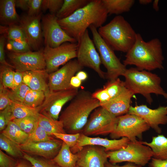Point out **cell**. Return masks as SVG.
<instances>
[{
    "mask_svg": "<svg viewBox=\"0 0 167 167\" xmlns=\"http://www.w3.org/2000/svg\"><path fill=\"white\" fill-rule=\"evenodd\" d=\"M62 143V141L54 139L39 142H27L20 145V147L22 150L27 154L36 155L52 160L58 153Z\"/></svg>",
    "mask_w": 167,
    "mask_h": 167,
    "instance_id": "cell-20",
    "label": "cell"
},
{
    "mask_svg": "<svg viewBox=\"0 0 167 167\" xmlns=\"http://www.w3.org/2000/svg\"><path fill=\"white\" fill-rule=\"evenodd\" d=\"M125 87L124 82L118 78L113 80H109L103 88L107 91L111 99L118 96Z\"/></svg>",
    "mask_w": 167,
    "mask_h": 167,
    "instance_id": "cell-34",
    "label": "cell"
},
{
    "mask_svg": "<svg viewBox=\"0 0 167 167\" xmlns=\"http://www.w3.org/2000/svg\"><path fill=\"white\" fill-rule=\"evenodd\" d=\"M141 142L151 148L153 152V158L167 161V137L164 135L159 134L152 137L151 142Z\"/></svg>",
    "mask_w": 167,
    "mask_h": 167,
    "instance_id": "cell-25",
    "label": "cell"
},
{
    "mask_svg": "<svg viewBox=\"0 0 167 167\" xmlns=\"http://www.w3.org/2000/svg\"><path fill=\"white\" fill-rule=\"evenodd\" d=\"M149 166V167H167V161L152 157Z\"/></svg>",
    "mask_w": 167,
    "mask_h": 167,
    "instance_id": "cell-50",
    "label": "cell"
},
{
    "mask_svg": "<svg viewBox=\"0 0 167 167\" xmlns=\"http://www.w3.org/2000/svg\"><path fill=\"white\" fill-rule=\"evenodd\" d=\"M8 57L16 71L23 72L45 69L43 50L23 53L11 52L8 53Z\"/></svg>",
    "mask_w": 167,
    "mask_h": 167,
    "instance_id": "cell-14",
    "label": "cell"
},
{
    "mask_svg": "<svg viewBox=\"0 0 167 167\" xmlns=\"http://www.w3.org/2000/svg\"><path fill=\"white\" fill-rule=\"evenodd\" d=\"M41 18V12L34 16L23 15L20 17L19 23L31 49L36 51L39 50L43 40Z\"/></svg>",
    "mask_w": 167,
    "mask_h": 167,
    "instance_id": "cell-17",
    "label": "cell"
},
{
    "mask_svg": "<svg viewBox=\"0 0 167 167\" xmlns=\"http://www.w3.org/2000/svg\"><path fill=\"white\" fill-rule=\"evenodd\" d=\"M55 14H47L41 18V26L45 45L52 48L57 47L63 43L69 42L77 43V41L69 35L62 28Z\"/></svg>",
    "mask_w": 167,
    "mask_h": 167,
    "instance_id": "cell-12",
    "label": "cell"
},
{
    "mask_svg": "<svg viewBox=\"0 0 167 167\" xmlns=\"http://www.w3.org/2000/svg\"><path fill=\"white\" fill-rule=\"evenodd\" d=\"M76 76L81 81H84L88 78V75L85 71L82 70L78 72L76 74Z\"/></svg>",
    "mask_w": 167,
    "mask_h": 167,
    "instance_id": "cell-54",
    "label": "cell"
},
{
    "mask_svg": "<svg viewBox=\"0 0 167 167\" xmlns=\"http://www.w3.org/2000/svg\"><path fill=\"white\" fill-rule=\"evenodd\" d=\"M31 89L27 85L23 83L15 88L9 90V96L12 101L23 103L27 93Z\"/></svg>",
    "mask_w": 167,
    "mask_h": 167,
    "instance_id": "cell-36",
    "label": "cell"
},
{
    "mask_svg": "<svg viewBox=\"0 0 167 167\" xmlns=\"http://www.w3.org/2000/svg\"><path fill=\"white\" fill-rule=\"evenodd\" d=\"M134 94L126 87L117 96L100 104L110 113L118 117L128 113Z\"/></svg>",
    "mask_w": 167,
    "mask_h": 167,
    "instance_id": "cell-21",
    "label": "cell"
},
{
    "mask_svg": "<svg viewBox=\"0 0 167 167\" xmlns=\"http://www.w3.org/2000/svg\"><path fill=\"white\" fill-rule=\"evenodd\" d=\"M158 2L159 0H155L153 2V8L156 11H158L159 9L158 6Z\"/></svg>",
    "mask_w": 167,
    "mask_h": 167,
    "instance_id": "cell-55",
    "label": "cell"
},
{
    "mask_svg": "<svg viewBox=\"0 0 167 167\" xmlns=\"http://www.w3.org/2000/svg\"><path fill=\"white\" fill-rule=\"evenodd\" d=\"M78 159V154L72 153L70 147L63 142L58 153L51 160L60 167H76Z\"/></svg>",
    "mask_w": 167,
    "mask_h": 167,
    "instance_id": "cell-24",
    "label": "cell"
},
{
    "mask_svg": "<svg viewBox=\"0 0 167 167\" xmlns=\"http://www.w3.org/2000/svg\"><path fill=\"white\" fill-rule=\"evenodd\" d=\"M63 0H43L41 9L45 11L49 10L50 13L56 15L61 8Z\"/></svg>",
    "mask_w": 167,
    "mask_h": 167,
    "instance_id": "cell-41",
    "label": "cell"
},
{
    "mask_svg": "<svg viewBox=\"0 0 167 167\" xmlns=\"http://www.w3.org/2000/svg\"><path fill=\"white\" fill-rule=\"evenodd\" d=\"M150 127L142 118L137 115L127 113L118 117V122L114 131L110 134L113 139L126 137L131 141L142 139L143 133L149 130Z\"/></svg>",
    "mask_w": 167,
    "mask_h": 167,
    "instance_id": "cell-8",
    "label": "cell"
},
{
    "mask_svg": "<svg viewBox=\"0 0 167 167\" xmlns=\"http://www.w3.org/2000/svg\"><path fill=\"white\" fill-rule=\"evenodd\" d=\"M12 68L2 65L0 67V83L6 88L12 89L14 86V71Z\"/></svg>",
    "mask_w": 167,
    "mask_h": 167,
    "instance_id": "cell-35",
    "label": "cell"
},
{
    "mask_svg": "<svg viewBox=\"0 0 167 167\" xmlns=\"http://www.w3.org/2000/svg\"><path fill=\"white\" fill-rule=\"evenodd\" d=\"M18 164L16 160L0 150V167H15Z\"/></svg>",
    "mask_w": 167,
    "mask_h": 167,
    "instance_id": "cell-46",
    "label": "cell"
},
{
    "mask_svg": "<svg viewBox=\"0 0 167 167\" xmlns=\"http://www.w3.org/2000/svg\"><path fill=\"white\" fill-rule=\"evenodd\" d=\"M91 0H64L63 3L56 14L58 19L68 17L79 9L84 6Z\"/></svg>",
    "mask_w": 167,
    "mask_h": 167,
    "instance_id": "cell-29",
    "label": "cell"
},
{
    "mask_svg": "<svg viewBox=\"0 0 167 167\" xmlns=\"http://www.w3.org/2000/svg\"><path fill=\"white\" fill-rule=\"evenodd\" d=\"M108 14L118 15L129 11L134 0H102Z\"/></svg>",
    "mask_w": 167,
    "mask_h": 167,
    "instance_id": "cell-27",
    "label": "cell"
},
{
    "mask_svg": "<svg viewBox=\"0 0 167 167\" xmlns=\"http://www.w3.org/2000/svg\"><path fill=\"white\" fill-rule=\"evenodd\" d=\"M9 90L5 88L0 83V110H3L10 105L12 101L10 98L8 93Z\"/></svg>",
    "mask_w": 167,
    "mask_h": 167,
    "instance_id": "cell-44",
    "label": "cell"
},
{
    "mask_svg": "<svg viewBox=\"0 0 167 167\" xmlns=\"http://www.w3.org/2000/svg\"><path fill=\"white\" fill-rule=\"evenodd\" d=\"M98 32L105 41L114 50L126 53L134 44L137 33L130 24L120 15L115 16Z\"/></svg>",
    "mask_w": 167,
    "mask_h": 167,
    "instance_id": "cell-4",
    "label": "cell"
},
{
    "mask_svg": "<svg viewBox=\"0 0 167 167\" xmlns=\"http://www.w3.org/2000/svg\"><path fill=\"white\" fill-rule=\"evenodd\" d=\"M5 38L2 36L0 37V62L2 65L14 68L12 65L8 63L6 60L4 52Z\"/></svg>",
    "mask_w": 167,
    "mask_h": 167,
    "instance_id": "cell-48",
    "label": "cell"
},
{
    "mask_svg": "<svg viewBox=\"0 0 167 167\" xmlns=\"http://www.w3.org/2000/svg\"><path fill=\"white\" fill-rule=\"evenodd\" d=\"M100 106V102L92 96V93L80 90L62 112L59 120L62 122L66 133H80L91 113Z\"/></svg>",
    "mask_w": 167,
    "mask_h": 167,
    "instance_id": "cell-2",
    "label": "cell"
},
{
    "mask_svg": "<svg viewBox=\"0 0 167 167\" xmlns=\"http://www.w3.org/2000/svg\"><path fill=\"white\" fill-rule=\"evenodd\" d=\"M82 81L76 76H74L71 79L70 85L72 88H78L81 86Z\"/></svg>",
    "mask_w": 167,
    "mask_h": 167,
    "instance_id": "cell-52",
    "label": "cell"
},
{
    "mask_svg": "<svg viewBox=\"0 0 167 167\" xmlns=\"http://www.w3.org/2000/svg\"><path fill=\"white\" fill-rule=\"evenodd\" d=\"M92 96L99 101L100 104L107 102L111 99L108 92L103 88L95 91L92 93Z\"/></svg>",
    "mask_w": 167,
    "mask_h": 167,
    "instance_id": "cell-47",
    "label": "cell"
},
{
    "mask_svg": "<svg viewBox=\"0 0 167 167\" xmlns=\"http://www.w3.org/2000/svg\"><path fill=\"white\" fill-rule=\"evenodd\" d=\"M79 92L78 88L57 91H49L45 93V100L41 107L40 113L58 120L63 105L71 101Z\"/></svg>",
    "mask_w": 167,
    "mask_h": 167,
    "instance_id": "cell-13",
    "label": "cell"
},
{
    "mask_svg": "<svg viewBox=\"0 0 167 167\" xmlns=\"http://www.w3.org/2000/svg\"><path fill=\"white\" fill-rule=\"evenodd\" d=\"M7 48L12 52L23 53L31 51L30 46L26 41L8 39Z\"/></svg>",
    "mask_w": 167,
    "mask_h": 167,
    "instance_id": "cell-39",
    "label": "cell"
},
{
    "mask_svg": "<svg viewBox=\"0 0 167 167\" xmlns=\"http://www.w3.org/2000/svg\"><path fill=\"white\" fill-rule=\"evenodd\" d=\"M11 106L14 119L37 115L41 109L40 106L32 108L23 103L12 101Z\"/></svg>",
    "mask_w": 167,
    "mask_h": 167,
    "instance_id": "cell-30",
    "label": "cell"
},
{
    "mask_svg": "<svg viewBox=\"0 0 167 167\" xmlns=\"http://www.w3.org/2000/svg\"><path fill=\"white\" fill-rule=\"evenodd\" d=\"M77 60L82 66L94 70L101 78H105L106 72L101 69L100 55L87 29L77 42Z\"/></svg>",
    "mask_w": 167,
    "mask_h": 167,
    "instance_id": "cell-11",
    "label": "cell"
},
{
    "mask_svg": "<svg viewBox=\"0 0 167 167\" xmlns=\"http://www.w3.org/2000/svg\"><path fill=\"white\" fill-rule=\"evenodd\" d=\"M128 113L141 118L159 134L162 132L159 126L167 124V106H160L156 109H152L144 105H136L135 106L131 105Z\"/></svg>",
    "mask_w": 167,
    "mask_h": 167,
    "instance_id": "cell-16",
    "label": "cell"
},
{
    "mask_svg": "<svg viewBox=\"0 0 167 167\" xmlns=\"http://www.w3.org/2000/svg\"><path fill=\"white\" fill-rule=\"evenodd\" d=\"M152 2V0H139V3L142 5H146Z\"/></svg>",
    "mask_w": 167,
    "mask_h": 167,
    "instance_id": "cell-56",
    "label": "cell"
},
{
    "mask_svg": "<svg viewBox=\"0 0 167 167\" xmlns=\"http://www.w3.org/2000/svg\"><path fill=\"white\" fill-rule=\"evenodd\" d=\"M23 74V83L31 89L43 91L45 93L49 91L46 81L49 74L45 69L27 71Z\"/></svg>",
    "mask_w": 167,
    "mask_h": 167,
    "instance_id": "cell-22",
    "label": "cell"
},
{
    "mask_svg": "<svg viewBox=\"0 0 167 167\" xmlns=\"http://www.w3.org/2000/svg\"><path fill=\"white\" fill-rule=\"evenodd\" d=\"M123 76L126 87L134 95H142L150 105L153 102L151 94L162 95L167 99V93L161 85V78L156 74L131 67L127 69Z\"/></svg>",
    "mask_w": 167,
    "mask_h": 167,
    "instance_id": "cell-5",
    "label": "cell"
},
{
    "mask_svg": "<svg viewBox=\"0 0 167 167\" xmlns=\"http://www.w3.org/2000/svg\"><path fill=\"white\" fill-rule=\"evenodd\" d=\"M77 43L66 42L60 46L52 48L46 45L43 50L46 64L45 70L49 74L58 69L77 56Z\"/></svg>",
    "mask_w": 167,
    "mask_h": 167,
    "instance_id": "cell-10",
    "label": "cell"
},
{
    "mask_svg": "<svg viewBox=\"0 0 167 167\" xmlns=\"http://www.w3.org/2000/svg\"><path fill=\"white\" fill-rule=\"evenodd\" d=\"M125 57L123 64L126 66L133 65L139 70L149 71L164 68L162 44L157 38L146 42L140 34L137 33L134 44Z\"/></svg>",
    "mask_w": 167,
    "mask_h": 167,
    "instance_id": "cell-3",
    "label": "cell"
},
{
    "mask_svg": "<svg viewBox=\"0 0 167 167\" xmlns=\"http://www.w3.org/2000/svg\"><path fill=\"white\" fill-rule=\"evenodd\" d=\"M107 152L109 162L113 164L126 161L144 166L153 157L151 148L138 140L135 142L130 141L124 148Z\"/></svg>",
    "mask_w": 167,
    "mask_h": 167,
    "instance_id": "cell-7",
    "label": "cell"
},
{
    "mask_svg": "<svg viewBox=\"0 0 167 167\" xmlns=\"http://www.w3.org/2000/svg\"><path fill=\"white\" fill-rule=\"evenodd\" d=\"M15 7V0L0 1V21L2 24L9 26L19 24L20 17Z\"/></svg>",
    "mask_w": 167,
    "mask_h": 167,
    "instance_id": "cell-23",
    "label": "cell"
},
{
    "mask_svg": "<svg viewBox=\"0 0 167 167\" xmlns=\"http://www.w3.org/2000/svg\"><path fill=\"white\" fill-rule=\"evenodd\" d=\"M43 0H29L27 15L34 16L40 14Z\"/></svg>",
    "mask_w": 167,
    "mask_h": 167,
    "instance_id": "cell-45",
    "label": "cell"
},
{
    "mask_svg": "<svg viewBox=\"0 0 167 167\" xmlns=\"http://www.w3.org/2000/svg\"><path fill=\"white\" fill-rule=\"evenodd\" d=\"M117 122L118 117L100 106L91 114L81 133L89 136L111 134L114 131Z\"/></svg>",
    "mask_w": 167,
    "mask_h": 167,
    "instance_id": "cell-9",
    "label": "cell"
},
{
    "mask_svg": "<svg viewBox=\"0 0 167 167\" xmlns=\"http://www.w3.org/2000/svg\"><path fill=\"white\" fill-rule=\"evenodd\" d=\"M105 167H142V166L130 162H128L122 166H119L107 162L105 164Z\"/></svg>",
    "mask_w": 167,
    "mask_h": 167,
    "instance_id": "cell-53",
    "label": "cell"
},
{
    "mask_svg": "<svg viewBox=\"0 0 167 167\" xmlns=\"http://www.w3.org/2000/svg\"><path fill=\"white\" fill-rule=\"evenodd\" d=\"M130 140L123 137L119 139H109L99 137H92L80 133L76 145L70 148L72 152L75 154L87 145H95L103 147L106 152L117 151L126 147Z\"/></svg>",
    "mask_w": 167,
    "mask_h": 167,
    "instance_id": "cell-18",
    "label": "cell"
},
{
    "mask_svg": "<svg viewBox=\"0 0 167 167\" xmlns=\"http://www.w3.org/2000/svg\"><path fill=\"white\" fill-rule=\"evenodd\" d=\"M76 167H79L77 166Z\"/></svg>",
    "mask_w": 167,
    "mask_h": 167,
    "instance_id": "cell-58",
    "label": "cell"
},
{
    "mask_svg": "<svg viewBox=\"0 0 167 167\" xmlns=\"http://www.w3.org/2000/svg\"><path fill=\"white\" fill-rule=\"evenodd\" d=\"M23 157L32 165L33 167H60L52 161L32 157L26 153H24Z\"/></svg>",
    "mask_w": 167,
    "mask_h": 167,
    "instance_id": "cell-40",
    "label": "cell"
},
{
    "mask_svg": "<svg viewBox=\"0 0 167 167\" xmlns=\"http://www.w3.org/2000/svg\"><path fill=\"white\" fill-rule=\"evenodd\" d=\"M38 114L21 118H15L12 121L17 124L23 131L30 135L34 132L38 124Z\"/></svg>",
    "mask_w": 167,
    "mask_h": 167,
    "instance_id": "cell-32",
    "label": "cell"
},
{
    "mask_svg": "<svg viewBox=\"0 0 167 167\" xmlns=\"http://www.w3.org/2000/svg\"><path fill=\"white\" fill-rule=\"evenodd\" d=\"M77 153L78 156L77 166L79 167H105L107 162V152L102 147L86 146Z\"/></svg>",
    "mask_w": 167,
    "mask_h": 167,
    "instance_id": "cell-19",
    "label": "cell"
},
{
    "mask_svg": "<svg viewBox=\"0 0 167 167\" xmlns=\"http://www.w3.org/2000/svg\"><path fill=\"white\" fill-rule=\"evenodd\" d=\"M15 167H29L27 165L22 163H18Z\"/></svg>",
    "mask_w": 167,
    "mask_h": 167,
    "instance_id": "cell-57",
    "label": "cell"
},
{
    "mask_svg": "<svg viewBox=\"0 0 167 167\" xmlns=\"http://www.w3.org/2000/svg\"><path fill=\"white\" fill-rule=\"evenodd\" d=\"M89 28L91 32L93 41L100 55L101 63L107 70L105 78L112 81L123 76L127 68L115 55L114 51L99 34L97 28L91 25Z\"/></svg>",
    "mask_w": 167,
    "mask_h": 167,
    "instance_id": "cell-6",
    "label": "cell"
},
{
    "mask_svg": "<svg viewBox=\"0 0 167 167\" xmlns=\"http://www.w3.org/2000/svg\"><path fill=\"white\" fill-rule=\"evenodd\" d=\"M54 139L52 136L49 135L38 124L34 132L29 135L27 142H39L49 141Z\"/></svg>",
    "mask_w": 167,
    "mask_h": 167,
    "instance_id": "cell-37",
    "label": "cell"
},
{
    "mask_svg": "<svg viewBox=\"0 0 167 167\" xmlns=\"http://www.w3.org/2000/svg\"><path fill=\"white\" fill-rule=\"evenodd\" d=\"M23 83V72L18 71L14 72V86L12 89H14Z\"/></svg>",
    "mask_w": 167,
    "mask_h": 167,
    "instance_id": "cell-49",
    "label": "cell"
},
{
    "mask_svg": "<svg viewBox=\"0 0 167 167\" xmlns=\"http://www.w3.org/2000/svg\"><path fill=\"white\" fill-rule=\"evenodd\" d=\"M38 124L50 136L56 133H66L62 121L55 120L49 115L39 113Z\"/></svg>",
    "mask_w": 167,
    "mask_h": 167,
    "instance_id": "cell-26",
    "label": "cell"
},
{
    "mask_svg": "<svg viewBox=\"0 0 167 167\" xmlns=\"http://www.w3.org/2000/svg\"><path fill=\"white\" fill-rule=\"evenodd\" d=\"M45 96L43 91L31 89L27 93L23 103L29 107L36 108L42 105Z\"/></svg>",
    "mask_w": 167,
    "mask_h": 167,
    "instance_id": "cell-33",
    "label": "cell"
},
{
    "mask_svg": "<svg viewBox=\"0 0 167 167\" xmlns=\"http://www.w3.org/2000/svg\"><path fill=\"white\" fill-rule=\"evenodd\" d=\"M6 31L8 39L28 42L24 33L19 25L9 26L7 28Z\"/></svg>",
    "mask_w": 167,
    "mask_h": 167,
    "instance_id": "cell-38",
    "label": "cell"
},
{
    "mask_svg": "<svg viewBox=\"0 0 167 167\" xmlns=\"http://www.w3.org/2000/svg\"><path fill=\"white\" fill-rule=\"evenodd\" d=\"M1 133L16 143L21 145L26 143L29 135L23 131L13 121H10Z\"/></svg>",
    "mask_w": 167,
    "mask_h": 167,
    "instance_id": "cell-28",
    "label": "cell"
},
{
    "mask_svg": "<svg viewBox=\"0 0 167 167\" xmlns=\"http://www.w3.org/2000/svg\"><path fill=\"white\" fill-rule=\"evenodd\" d=\"M80 133L69 134L56 133L54 134L56 138L65 143L70 148L75 146L77 143Z\"/></svg>",
    "mask_w": 167,
    "mask_h": 167,
    "instance_id": "cell-42",
    "label": "cell"
},
{
    "mask_svg": "<svg viewBox=\"0 0 167 167\" xmlns=\"http://www.w3.org/2000/svg\"><path fill=\"white\" fill-rule=\"evenodd\" d=\"M14 119L11 105L0 112V131L5 129L9 122Z\"/></svg>",
    "mask_w": 167,
    "mask_h": 167,
    "instance_id": "cell-43",
    "label": "cell"
},
{
    "mask_svg": "<svg viewBox=\"0 0 167 167\" xmlns=\"http://www.w3.org/2000/svg\"><path fill=\"white\" fill-rule=\"evenodd\" d=\"M29 0H15L16 7L19 8L23 10H28Z\"/></svg>",
    "mask_w": 167,
    "mask_h": 167,
    "instance_id": "cell-51",
    "label": "cell"
},
{
    "mask_svg": "<svg viewBox=\"0 0 167 167\" xmlns=\"http://www.w3.org/2000/svg\"><path fill=\"white\" fill-rule=\"evenodd\" d=\"M0 148L10 156L14 157H20L24 156L20 145L16 143L1 133L0 135Z\"/></svg>",
    "mask_w": 167,
    "mask_h": 167,
    "instance_id": "cell-31",
    "label": "cell"
},
{
    "mask_svg": "<svg viewBox=\"0 0 167 167\" xmlns=\"http://www.w3.org/2000/svg\"><path fill=\"white\" fill-rule=\"evenodd\" d=\"M108 14L102 0H91L84 6L66 18L58 19V21L66 33L77 42L91 25L96 28L102 26Z\"/></svg>",
    "mask_w": 167,
    "mask_h": 167,
    "instance_id": "cell-1",
    "label": "cell"
},
{
    "mask_svg": "<svg viewBox=\"0 0 167 167\" xmlns=\"http://www.w3.org/2000/svg\"><path fill=\"white\" fill-rule=\"evenodd\" d=\"M84 68L77 59L71 60L61 68L48 74V86L50 91L70 89L71 78Z\"/></svg>",
    "mask_w": 167,
    "mask_h": 167,
    "instance_id": "cell-15",
    "label": "cell"
}]
</instances>
